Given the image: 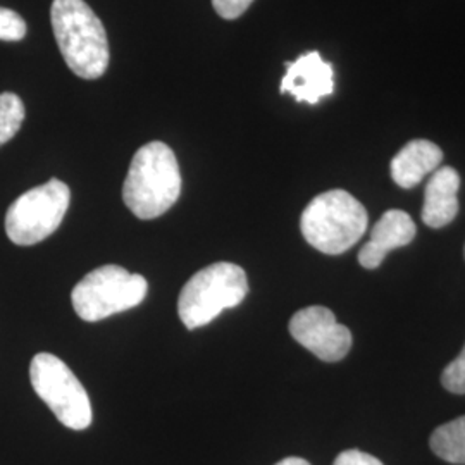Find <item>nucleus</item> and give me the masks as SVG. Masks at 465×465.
Listing matches in <instances>:
<instances>
[{"instance_id": "f257e3e1", "label": "nucleus", "mask_w": 465, "mask_h": 465, "mask_svg": "<svg viewBox=\"0 0 465 465\" xmlns=\"http://www.w3.org/2000/svg\"><path fill=\"white\" fill-rule=\"evenodd\" d=\"M182 193V173L174 152L163 142H150L134 153L123 184V200L138 219L166 214Z\"/></svg>"}, {"instance_id": "f03ea898", "label": "nucleus", "mask_w": 465, "mask_h": 465, "mask_svg": "<svg viewBox=\"0 0 465 465\" xmlns=\"http://www.w3.org/2000/svg\"><path fill=\"white\" fill-rule=\"evenodd\" d=\"M50 21L67 67L84 80H97L109 66V42L99 16L84 0H54Z\"/></svg>"}, {"instance_id": "7ed1b4c3", "label": "nucleus", "mask_w": 465, "mask_h": 465, "mask_svg": "<svg viewBox=\"0 0 465 465\" xmlns=\"http://www.w3.org/2000/svg\"><path fill=\"white\" fill-rule=\"evenodd\" d=\"M366 207L345 190H330L312 200L300 217V230L314 249L338 255L351 249L367 230Z\"/></svg>"}, {"instance_id": "20e7f679", "label": "nucleus", "mask_w": 465, "mask_h": 465, "mask_svg": "<svg viewBox=\"0 0 465 465\" xmlns=\"http://www.w3.org/2000/svg\"><path fill=\"white\" fill-rule=\"evenodd\" d=\"M249 293L247 272L232 262H216L195 272L178 299V314L188 330L213 322L224 309L240 305Z\"/></svg>"}, {"instance_id": "39448f33", "label": "nucleus", "mask_w": 465, "mask_h": 465, "mask_svg": "<svg viewBox=\"0 0 465 465\" xmlns=\"http://www.w3.org/2000/svg\"><path fill=\"white\" fill-rule=\"evenodd\" d=\"M149 282L124 267H97L73 288L74 312L86 322H97L140 305L147 297Z\"/></svg>"}, {"instance_id": "423d86ee", "label": "nucleus", "mask_w": 465, "mask_h": 465, "mask_svg": "<svg viewBox=\"0 0 465 465\" xmlns=\"http://www.w3.org/2000/svg\"><path fill=\"white\" fill-rule=\"evenodd\" d=\"M35 393L69 430L84 431L92 424V403L84 384L55 355L38 353L30 366Z\"/></svg>"}, {"instance_id": "0eeeda50", "label": "nucleus", "mask_w": 465, "mask_h": 465, "mask_svg": "<svg viewBox=\"0 0 465 465\" xmlns=\"http://www.w3.org/2000/svg\"><path fill=\"white\" fill-rule=\"evenodd\" d=\"M69 202V186L59 180L28 190L7 209L5 232L9 240L21 247L44 242L61 226Z\"/></svg>"}, {"instance_id": "6e6552de", "label": "nucleus", "mask_w": 465, "mask_h": 465, "mask_svg": "<svg viewBox=\"0 0 465 465\" xmlns=\"http://www.w3.org/2000/svg\"><path fill=\"white\" fill-rule=\"evenodd\" d=\"M290 332L302 347L324 362H338L351 349V332L336 321L328 307L312 305L302 309L292 317Z\"/></svg>"}, {"instance_id": "1a4fd4ad", "label": "nucleus", "mask_w": 465, "mask_h": 465, "mask_svg": "<svg viewBox=\"0 0 465 465\" xmlns=\"http://www.w3.org/2000/svg\"><path fill=\"white\" fill-rule=\"evenodd\" d=\"M282 94L293 95L297 102L317 104L331 95L334 90V73L319 52H307L297 61L286 63V74L282 80Z\"/></svg>"}, {"instance_id": "9d476101", "label": "nucleus", "mask_w": 465, "mask_h": 465, "mask_svg": "<svg viewBox=\"0 0 465 465\" xmlns=\"http://www.w3.org/2000/svg\"><path fill=\"white\" fill-rule=\"evenodd\" d=\"M416 223L407 213L391 209L382 214L374 224L371 240L359 252V262L366 269H376L382 264L388 252L409 245L416 236Z\"/></svg>"}, {"instance_id": "9b49d317", "label": "nucleus", "mask_w": 465, "mask_h": 465, "mask_svg": "<svg viewBox=\"0 0 465 465\" xmlns=\"http://www.w3.org/2000/svg\"><path fill=\"white\" fill-rule=\"evenodd\" d=\"M460 174L453 167H438L426 184L422 221L430 228H443L459 214Z\"/></svg>"}, {"instance_id": "f8f14e48", "label": "nucleus", "mask_w": 465, "mask_h": 465, "mask_svg": "<svg viewBox=\"0 0 465 465\" xmlns=\"http://www.w3.org/2000/svg\"><path fill=\"white\" fill-rule=\"evenodd\" d=\"M443 161V152L430 140L409 142L391 161V178L400 188L411 190L428 174L434 173Z\"/></svg>"}, {"instance_id": "ddd939ff", "label": "nucleus", "mask_w": 465, "mask_h": 465, "mask_svg": "<svg viewBox=\"0 0 465 465\" xmlns=\"http://www.w3.org/2000/svg\"><path fill=\"white\" fill-rule=\"evenodd\" d=\"M430 443L440 459L450 464L465 465V416L436 428Z\"/></svg>"}, {"instance_id": "4468645a", "label": "nucleus", "mask_w": 465, "mask_h": 465, "mask_svg": "<svg viewBox=\"0 0 465 465\" xmlns=\"http://www.w3.org/2000/svg\"><path fill=\"white\" fill-rule=\"evenodd\" d=\"M25 121V105L16 94H0V147L13 140Z\"/></svg>"}, {"instance_id": "2eb2a0df", "label": "nucleus", "mask_w": 465, "mask_h": 465, "mask_svg": "<svg viewBox=\"0 0 465 465\" xmlns=\"http://www.w3.org/2000/svg\"><path fill=\"white\" fill-rule=\"evenodd\" d=\"M441 384L457 395H464L465 393V345L460 355L457 359H453L449 366L445 367L443 374H441Z\"/></svg>"}, {"instance_id": "dca6fc26", "label": "nucleus", "mask_w": 465, "mask_h": 465, "mask_svg": "<svg viewBox=\"0 0 465 465\" xmlns=\"http://www.w3.org/2000/svg\"><path fill=\"white\" fill-rule=\"evenodd\" d=\"M26 35V23L15 11L0 7V40L17 42Z\"/></svg>"}, {"instance_id": "f3484780", "label": "nucleus", "mask_w": 465, "mask_h": 465, "mask_svg": "<svg viewBox=\"0 0 465 465\" xmlns=\"http://www.w3.org/2000/svg\"><path fill=\"white\" fill-rule=\"evenodd\" d=\"M253 0H213L217 15L224 19H236L242 16Z\"/></svg>"}, {"instance_id": "a211bd4d", "label": "nucleus", "mask_w": 465, "mask_h": 465, "mask_svg": "<svg viewBox=\"0 0 465 465\" xmlns=\"http://www.w3.org/2000/svg\"><path fill=\"white\" fill-rule=\"evenodd\" d=\"M332 465H382V462L361 450H347L336 457Z\"/></svg>"}, {"instance_id": "6ab92c4d", "label": "nucleus", "mask_w": 465, "mask_h": 465, "mask_svg": "<svg viewBox=\"0 0 465 465\" xmlns=\"http://www.w3.org/2000/svg\"><path fill=\"white\" fill-rule=\"evenodd\" d=\"M276 465H311L307 460L300 459V457H288V459H282V462H278Z\"/></svg>"}, {"instance_id": "aec40b11", "label": "nucleus", "mask_w": 465, "mask_h": 465, "mask_svg": "<svg viewBox=\"0 0 465 465\" xmlns=\"http://www.w3.org/2000/svg\"><path fill=\"white\" fill-rule=\"evenodd\" d=\"M464 253H465V252H464Z\"/></svg>"}]
</instances>
